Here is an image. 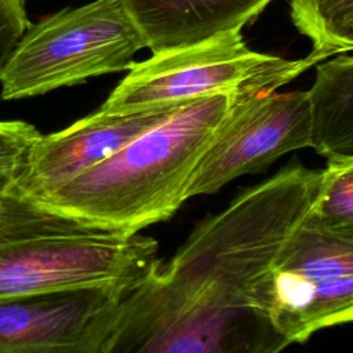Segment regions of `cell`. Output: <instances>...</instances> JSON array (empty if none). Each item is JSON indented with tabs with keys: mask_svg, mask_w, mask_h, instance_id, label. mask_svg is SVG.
<instances>
[{
	"mask_svg": "<svg viewBox=\"0 0 353 353\" xmlns=\"http://www.w3.org/2000/svg\"><path fill=\"white\" fill-rule=\"evenodd\" d=\"M321 171L294 161L205 218L130 287L94 353H281L269 270L312 207Z\"/></svg>",
	"mask_w": 353,
	"mask_h": 353,
	"instance_id": "cell-1",
	"label": "cell"
},
{
	"mask_svg": "<svg viewBox=\"0 0 353 353\" xmlns=\"http://www.w3.org/2000/svg\"><path fill=\"white\" fill-rule=\"evenodd\" d=\"M154 52L243 29L272 0H124Z\"/></svg>",
	"mask_w": 353,
	"mask_h": 353,
	"instance_id": "cell-10",
	"label": "cell"
},
{
	"mask_svg": "<svg viewBox=\"0 0 353 353\" xmlns=\"http://www.w3.org/2000/svg\"><path fill=\"white\" fill-rule=\"evenodd\" d=\"M309 145L306 91L237 97L199 159L186 197L212 194L230 181L259 172L283 154Z\"/></svg>",
	"mask_w": 353,
	"mask_h": 353,
	"instance_id": "cell-7",
	"label": "cell"
},
{
	"mask_svg": "<svg viewBox=\"0 0 353 353\" xmlns=\"http://www.w3.org/2000/svg\"><path fill=\"white\" fill-rule=\"evenodd\" d=\"M128 288L97 285L0 298V353H94Z\"/></svg>",
	"mask_w": 353,
	"mask_h": 353,
	"instance_id": "cell-8",
	"label": "cell"
},
{
	"mask_svg": "<svg viewBox=\"0 0 353 353\" xmlns=\"http://www.w3.org/2000/svg\"><path fill=\"white\" fill-rule=\"evenodd\" d=\"M269 319L290 345L353 317V237L302 222L269 270Z\"/></svg>",
	"mask_w": 353,
	"mask_h": 353,
	"instance_id": "cell-6",
	"label": "cell"
},
{
	"mask_svg": "<svg viewBox=\"0 0 353 353\" xmlns=\"http://www.w3.org/2000/svg\"><path fill=\"white\" fill-rule=\"evenodd\" d=\"M237 97L193 99L119 152L37 200L106 230L134 234L168 219L183 201L193 170Z\"/></svg>",
	"mask_w": 353,
	"mask_h": 353,
	"instance_id": "cell-2",
	"label": "cell"
},
{
	"mask_svg": "<svg viewBox=\"0 0 353 353\" xmlns=\"http://www.w3.org/2000/svg\"><path fill=\"white\" fill-rule=\"evenodd\" d=\"M303 221L320 230L353 237V159L327 161Z\"/></svg>",
	"mask_w": 353,
	"mask_h": 353,
	"instance_id": "cell-13",
	"label": "cell"
},
{
	"mask_svg": "<svg viewBox=\"0 0 353 353\" xmlns=\"http://www.w3.org/2000/svg\"><path fill=\"white\" fill-rule=\"evenodd\" d=\"M310 145L330 160L353 159V57L336 54L317 63L316 79L306 91Z\"/></svg>",
	"mask_w": 353,
	"mask_h": 353,
	"instance_id": "cell-11",
	"label": "cell"
},
{
	"mask_svg": "<svg viewBox=\"0 0 353 353\" xmlns=\"http://www.w3.org/2000/svg\"><path fill=\"white\" fill-rule=\"evenodd\" d=\"M150 237L76 219L25 193L0 197V298L97 285L131 287L159 262Z\"/></svg>",
	"mask_w": 353,
	"mask_h": 353,
	"instance_id": "cell-3",
	"label": "cell"
},
{
	"mask_svg": "<svg viewBox=\"0 0 353 353\" xmlns=\"http://www.w3.org/2000/svg\"><path fill=\"white\" fill-rule=\"evenodd\" d=\"M17 176H18L17 174H7V172L0 174V197L11 186V183L15 181Z\"/></svg>",
	"mask_w": 353,
	"mask_h": 353,
	"instance_id": "cell-16",
	"label": "cell"
},
{
	"mask_svg": "<svg viewBox=\"0 0 353 353\" xmlns=\"http://www.w3.org/2000/svg\"><path fill=\"white\" fill-rule=\"evenodd\" d=\"M186 103L128 112L98 109L61 131L48 135L40 134L15 178V183L32 197H43L98 165Z\"/></svg>",
	"mask_w": 353,
	"mask_h": 353,
	"instance_id": "cell-9",
	"label": "cell"
},
{
	"mask_svg": "<svg viewBox=\"0 0 353 353\" xmlns=\"http://www.w3.org/2000/svg\"><path fill=\"white\" fill-rule=\"evenodd\" d=\"M317 63L320 59L312 54L303 59H285L252 51L240 29L229 30L134 62L99 109L128 112L219 92L254 95L276 91Z\"/></svg>",
	"mask_w": 353,
	"mask_h": 353,
	"instance_id": "cell-5",
	"label": "cell"
},
{
	"mask_svg": "<svg viewBox=\"0 0 353 353\" xmlns=\"http://www.w3.org/2000/svg\"><path fill=\"white\" fill-rule=\"evenodd\" d=\"M39 137L36 127L26 121L0 120V174L18 175Z\"/></svg>",
	"mask_w": 353,
	"mask_h": 353,
	"instance_id": "cell-14",
	"label": "cell"
},
{
	"mask_svg": "<svg viewBox=\"0 0 353 353\" xmlns=\"http://www.w3.org/2000/svg\"><path fill=\"white\" fill-rule=\"evenodd\" d=\"M290 15L320 61L353 50V0H290Z\"/></svg>",
	"mask_w": 353,
	"mask_h": 353,
	"instance_id": "cell-12",
	"label": "cell"
},
{
	"mask_svg": "<svg viewBox=\"0 0 353 353\" xmlns=\"http://www.w3.org/2000/svg\"><path fill=\"white\" fill-rule=\"evenodd\" d=\"M145 47L124 0L63 8L28 26L0 74V97H36L130 69Z\"/></svg>",
	"mask_w": 353,
	"mask_h": 353,
	"instance_id": "cell-4",
	"label": "cell"
},
{
	"mask_svg": "<svg viewBox=\"0 0 353 353\" xmlns=\"http://www.w3.org/2000/svg\"><path fill=\"white\" fill-rule=\"evenodd\" d=\"M29 25L25 0H0V74Z\"/></svg>",
	"mask_w": 353,
	"mask_h": 353,
	"instance_id": "cell-15",
	"label": "cell"
}]
</instances>
